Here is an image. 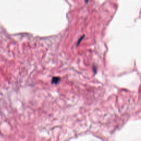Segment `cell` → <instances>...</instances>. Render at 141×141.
Returning a JSON list of instances; mask_svg holds the SVG:
<instances>
[{
    "instance_id": "2",
    "label": "cell",
    "mask_w": 141,
    "mask_h": 141,
    "mask_svg": "<svg viewBox=\"0 0 141 141\" xmlns=\"http://www.w3.org/2000/svg\"><path fill=\"white\" fill-rule=\"evenodd\" d=\"M84 36H83V37L82 38H80V39H79V40H78V42H77V45H78V44H80V42H81V40H82V39H83V38H84Z\"/></svg>"
},
{
    "instance_id": "1",
    "label": "cell",
    "mask_w": 141,
    "mask_h": 141,
    "mask_svg": "<svg viewBox=\"0 0 141 141\" xmlns=\"http://www.w3.org/2000/svg\"><path fill=\"white\" fill-rule=\"evenodd\" d=\"M60 81V78L59 77H54L52 78L51 83L52 84H57L59 83V82Z\"/></svg>"
}]
</instances>
